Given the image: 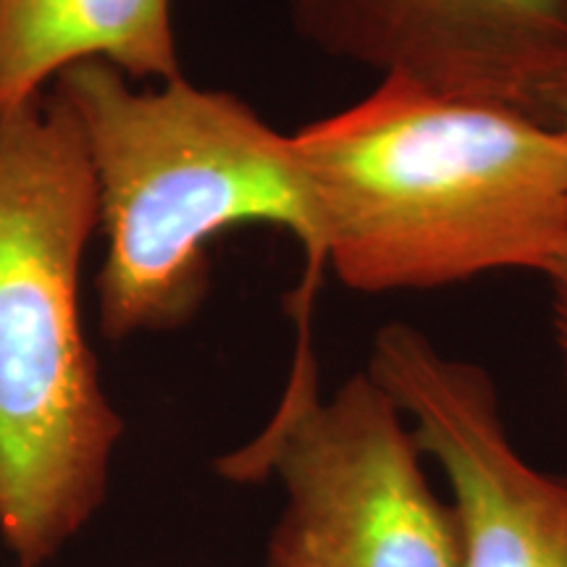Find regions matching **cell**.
I'll return each mask as SVG.
<instances>
[{
    "label": "cell",
    "instance_id": "1",
    "mask_svg": "<svg viewBox=\"0 0 567 567\" xmlns=\"http://www.w3.org/2000/svg\"><path fill=\"white\" fill-rule=\"evenodd\" d=\"M292 145L321 266L352 292L547 276L567 250V137L530 113L381 80Z\"/></svg>",
    "mask_w": 567,
    "mask_h": 567
},
{
    "label": "cell",
    "instance_id": "2",
    "mask_svg": "<svg viewBox=\"0 0 567 567\" xmlns=\"http://www.w3.org/2000/svg\"><path fill=\"white\" fill-rule=\"evenodd\" d=\"M95 231V176L61 97L0 113V538L21 567L87 528L126 431L82 326Z\"/></svg>",
    "mask_w": 567,
    "mask_h": 567
},
{
    "label": "cell",
    "instance_id": "3",
    "mask_svg": "<svg viewBox=\"0 0 567 567\" xmlns=\"http://www.w3.org/2000/svg\"><path fill=\"white\" fill-rule=\"evenodd\" d=\"M53 95L80 126L95 176L105 339L166 334L193 321L210 292V243L239 226L292 234L310 268H321L292 134L239 95L187 76L140 90L105 61L63 69Z\"/></svg>",
    "mask_w": 567,
    "mask_h": 567
},
{
    "label": "cell",
    "instance_id": "4",
    "mask_svg": "<svg viewBox=\"0 0 567 567\" xmlns=\"http://www.w3.org/2000/svg\"><path fill=\"white\" fill-rule=\"evenodd\" d=\"M258 436L216 460L234 484L276 478V567H463L457 517L436 492L408 417L368 371L318 389L308 331Z\"/></svg>",
    "mask_w": 567,
    "mask_h": 567
},
{
    "label": "cell",
    "instance_id": "5",
    "mask_svg": "<svg viewBox=\"0 0 567 567\" xmlns=\"http://www.w3.org/2000/svg\"><path fill=\"white\" fill-rule=\"evenodd\" d=\"M365 371L444 478L463 567H567V478L517 450L486 368L392 321L375 331Z\"/></svg>",
    "mask_w": 567,
    "mask_h": 567
},
{
    "label": "cell",
    "instance_id": "6",
    "mask_svg": "<svg viewBox=\"0 0 567 567\" xmlns=\"http://www.w3.org/2000/svg\"><path fill=\"white\" fill-rule=\"evenodd\" d=\"M297 38L339 63L551 122L567 0H289Z\"/></svg>",
    "mask_w": 567,
    "mask_h": 567
},
{
    "label": "cell",
    "instance_id": "7",
    "mask_svg": "<svg viewBox=\"0 0 567 567\" xmlns=\"http://www.w3.org/2000/svg\"><path fill=\"white\" fill-rule=\"evenodd\" d=\"M82 61L132 82L179 80L172 0H0V113Z\"/></svg>",
    "mask_w": 567,
    "mask_h": 567
},
{
    "label": "cell",
    "instance_id": "8",
    "mask_svg": "<svg viewBox=\"0 0 567 567\" xmlns=\"http://www.w3.org/2000/svg\"><path fill=\"white\" fill-rule=\"evenodd\" d=\"M544 279L549 284L551 331H555L559 368H563V381H565V394H567V250L559 255L557 264L549 268Z\"/></svg>",
    "mask_w": 567,
    "mask_h": 567
},
{
    "label": "cell",
    "instance_id": "9",
    "mask_svg": "<svg viewBox=\"0 0 567 567\" xmlns=\"http://www.w3.org/2000/svg\"><path fill=\"white\" fill-rule=\"evenodd\" d=\"M551 124H557V130L567 137V87L563 90V95H559L555 116H551Z\"/></svg>",
    "mask_w": 567,
    "mask_h": 567
},
{
    "label": "cell",
    "instance_id": "10",
    "mask_svg": "<svg viewBox=\"0 0 567 567\" xmlns=\"http://www.w3.org/2000/svg\"><path fill=\"white\" fill-rule=\"evenodd\" d=\"M266 567H276V565H271V563H266Z\"/></svg>",
    "mask_w": 567,
    "mask_h": 567
}]
</instances>
